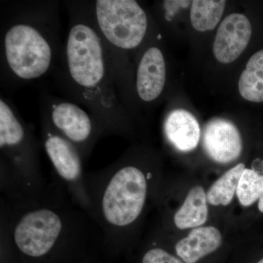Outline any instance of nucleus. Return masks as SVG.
<instances>
[{
  "label": "nucleus",
  "mask_w": 263,
  "mask_h": 263,
  "mask_svg": "<svg viewBox=\"0 0 263 263\" xmlns=\"http://www.w3.org/2000/svg\"><path fill=\"white\" fill-rule=\"evenodd\" d=\"M252 32V25L246 15H228L219 26L213 45L216 60L222 64L236 60L248 46Z\"/></svg>",
  "instance_id": "9d476101"
},
{
  "label": "nucleus",
  "mask_w": 263,
  "mask_h": 263,
  "mask_svg": "<svg viewBox=\"0 0 263 263\" xmlns=\"http://www.w3.org/2000/svg\"><path fill=\"white\" fill-rule=\"evenodd\" d=\"M238 90L242 98L248 101L263 102V49L249 60L240 75Z\"/></svg>",
  "instance_id": "dca6fc26"
},
{
  "label": "nucleus",
  "mask_w": 263,
  "mask_h": 263,
  "mask_svg": "<svg viewBox=\"0 0 263 263\" xmlns=\"http://www.w3.org/2000/svg\"><path fill=\"white\" fill-rule=\"evenodd\" d=\"M203 147L216 163L228 164L241 155L243 141L240 131L233 122L214 119L208 123L204 129Z\"/></svg>",
  "instance_id": "1a4fd4ad"
},
{
  "label": "nucleus",
  "mask_w": 263,
  "mask_h": 263,
  "mask_svg": "<svg viewBox=\"0 0 263 263\" xmlns=\"http://www.w3.org/2000/svg\"><path fill=\"white\" fill-rule=\"evenodd\" d=\"M69 27L62 46L57 84L69 100L84 105L104 136H124L127 115L118 93L106 48L93 15L91 1H65Z\"/></svg>",
  "instance_id": "f03ea898"
},
{
  "label": "nucleus",
  "mask_w": 263,
  "mask_h": 263,
  "mask_svg": "<svg viewBox=\"0 0 263 263\" xmlns=\"http://www.w3.org/2000/svg\"><path fill=\"white\" fill-rule=\"evenodd\" d=\"M41 141L55 178L65 186L72 202L89 216L91 203L86 188L84 161L80 152L41 118Z\"/></svg>",
  "instance_id": "6e6552de"
},
{
  "label": "nucleus",
  "mask_w": 263,
  "mask_h": 263,
  "mask_svg": "<svg viewBox=\"0 0 263 263\" xmlns=\"http://www.w3.org/2000/svg\"><path fill=\"white\" fill-rule=\"evenodd\" d=\"M166 139L180 152L195 149L200 142V125L195 117L187 110L178 109L171 111L164 123Z\"/></svg>",
  "instance_id": "ddd939ff"
},
{
  "label": "nucleus",
  "mask_w": 263,
  "mask_h": 263,
  "mask_svg": "<svg viewBox=\"0 0 263 263\" xmlns=\"http://www.w3.org/2000/svg\"><path fill=\"white\" fill-rule=\"evenodd\" d=\"M91 8L124 105L127 86V53L144 42L149 27L148 15L136 0H95L91 1Z\"/></svg>",
  "instance_id": "423d86ee"
},
{
  "label": "nucleus",
  "mask_w": 263,
  "mask_h": 263,
  "mask_svg": "<svg viewBox=\"0 0 263 263\" xmlns=\"http://www.w3.org/2000/svg\"><path fill=\"white\" fill-rule=\"evenodd\" d=\"M257 263H263V257L262 259H259L258 262H257Z\"/></svg>",
  "instance_id": "aec40b11"
},
{
  "label": "nucleus",
  "mask_w": 263,
  "mask_h": 263,
  "mask_svg": "<svg viewBox=\"0 0 263 263\" xmlns=\"http://www.w3.org/2000/svg\"><path fill=\"white\" fill-rule=\"evenodd\" d=\"M141 263H184L177 256L160 246L155 245L145 251Z\"/></svg>",
  "instance_id": "6ab92c4d"
},
{
  "label": "nucleus",
  "mask_w": 263,
  "mask_h": 263,
  "mask_svg": "<svg viewBox=\"0 0 263 263\" xmlns=\"http://www.w3.org/2000/svg\"><path fill=\"white\" fill-rule=\"evenodd\" d=\"M226 2L218 0H195L192 3L190 19L198 32L213 30L222 16Z\"/></svg>",
  "instance_id": "f3484780"
},
{
  "label": "nucleus",
  "mask_w": 263,
  "mask_h": 263,
  "mask_svg": "<svg viewBox=\"0 0 263 263\" xmlns=\"http://www.w3.org/2000/svg\"><path fill=\"white\" fill-rule=\"evenodd\" d=\"M245 168V164H237L212 183L206 191L209 205L224 207L231 203L236 195L240 176Z\"/></svg>",
  "instance_id": "2eb2a0df"
},
{
  "label": "nucleus",
  "mask_w": 263,
  "mask_h": 263,
  "mask_svg": "<svg viewBox=\"0 0 263 263\" xmlns=\"http://www.w3.org/2000/svg\"><path fill=\"white\" fill-rule=\"evenodd\" d=\"M236 196L243 207H252L263 198V174L246 167L240 176Z\"/></svg>",
  "instance_id": "a211bd4d"
},
{
  "label": "nucleus",
  "mask_w": 263,
  "mask_h": 263,
  "mask_svg": "<svg viewBox=\"0 0 263 263\" xmlns=\"http://www.w3.org/2000/svg\"><path fill=\"white\" fill-rule=\"evenodd\" d=\"M40 110L41 119L72 143L84 161L89 158L97 142L104 136L95 118L79 103L69 99L57 98L42 91L40 96Z\"/></svg>",
  "instance_id": "0eeeda50"
},
{
  "label": "nucleus",
  "mask_w": 263,
  "mask_h": 263,
  "mask_svg": "<svg viewBox=\"0 0 263 263\" xmlns=\"http://www.w3.org/2000/svg\"><path fill=\"white\" fill-rule=\"evenodd\" d=\"M222 243V234L214 226H204L190 230L175 245L176 256L184 263H197L214 253Z\"/></svg>",
  "instance_id": "f8f14e48"
},
{
  "label": "nucleus",
  "mask_w": 263,
  "mask_h": 263,
  "mask_svg": "<svg viewBox=\"0 0 263 263\" xmlns=\"http://www.w3.org/2000/svg\"><path fill=\"white\" fill-rule=\"evenodd\" d=\"M1 84L15 89L54 71L61 57L59 2H3Z\"/></svg>",
  "instance_id": "7ed1b4c3"
},
{
  "label": "nucleus",
  "mask_w": 263,
  "mask_h": 263,
  "mask_svg": "<svg viewBox=\"0 0 263 263\" xmlns=\"http://www.w3.org/2000/svg\"><path fill=\"white\" fill-rule=\"evenodd\" d=\"M138 162L126 154L105 168L86 173L89 216L111 252L130 245L153 191V171Z\"/></svg>",
  "instance_id": "20e7f679"
},
{
  "label": "nucleus",
  "mask_w": 263,
  "mask_h": 263,
  "mask_svg": "<svg viewBox=\"0 0 263 263\" xmlns=\"http://www.w3.org/2000/svg\"><path fill=\"white\" fill-rule=\"evenodd\" d=\"M207 194L203 186H193L179 209L174 213L173 221L174 226L181 230H193L204 226L209 216Z\"/></svg>",
  "instance_id": "4468645a"
},
{
  "label": "nucleus",
  "mask_w": 263,
  "mask_h": 263,
  "mask_svg": "<svg viewBox=\"0 0 263 263\" xmlns=\"http://www.w3.org/2000/svg\"><path fill=\"white\" fill-rule=\"evenodd\" d=\"M40 143L32 126L9 99L0 97V190L9 199L32 198L46 190Z\"/></svg>",
  "instance_id": "39448f33"
},
{
  "label": "nucleus",
  "mask_w": 263,
  "mask_h": 263,
  "mask_svg": "<svg viewBox=\"0 0 263 263\" xmlns=\"http://www.w3.org/2000/svg\"><path fill=\"white\" fill-rule=\"evenodd\" d=\"M91 222L54 178L39 196L1 197L2 250L18 263L74 262L92 239Z\"/></svg>",
  "instance_id": "f257e3e1"
},
{
  "label": "nucleus",
  "mask_w": 263,
  "mask_h": 263,
  "mask_svg": "<svg viewBox=\"0 0 263 263\" xmlns=\"http://www.w3.org/2000/svg\"><path fill=\"white\" fill-rule=\"evenodd\" d=\"M165 59L162 50L150 46L143 52L136 67V89L141 101L152 103L163 92L166 84Z\"/></svg>",
  "instance_id": "9b49d317"
}]
</instances>
